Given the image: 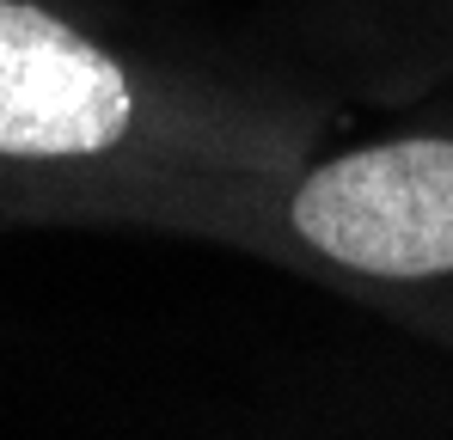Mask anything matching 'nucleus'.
Here are the masks:
<instances>
[{"label":"nucleus","mask_w":453,"mask_h":440,"mask_svg":"<svg viewBox=\"0 0 453 440\" xmlns=\"http://www.w3.org/2000/svg\"><path fill=\"white\" fill-rule=\"evenodd\" d=\"M435 104H453V92H448V98H435Z\"/></svg>","instance_id":"nucleus-5"},{"label":"nucleus","mask_w":453,"mask_h":440,"mask_svg":"<svg viewBox=\"0 0 453 440\" xmlns=\"http://www.w3.org/2000/svg\"><path fill=\"white\" fill-rule=\"evenodd\" d=\"M343 104L276 56L172 43L98 0H0V232H159L264 257L276 184Z\"/></svg>","instance_id":"nucleus-1"},{"label":"nucleus","mask_w":453,"mask_h":440,"mask_svg":"<svg viewBox=\"0 0 453 440\" xmlns=\"http://www.w3.org/2000/svg\"><path fill=\"white\" fill-rule=\"evenodd\" d=\"M264 49L337 104L423 110L453 92V0H251Z\"/></svg>","instance_id":"nucleus-3"},{"label":"nucleus","mask_w":453,"mask_h":440,"mask_svg":"<svg viewBox=\"0 0 453 440\" xmlns=\"http://www.w3.org/2000/svg\"><path fill=\"white\" fill-rule=\"evenodd\" d=\"M264 263L380 312L453 288V104L362 141H325L276 184Z\"/></svg>","instance_id":"nucleus-2"},{"label":"nucleus","mask_w":453,"mask_h":440,"mask_svg":"<svg viewBox=\"0 0 453 440\" xmlns=\"http://www.w3.org/2000/svg\"><path fill=\"white\" fill-rule=\"evenodd\" d=\"M380 318L404 324L411 337H423V343H435V349H448V355H453V288H429V293L386 300V306H380Z\"/></svg>","instance_id":"nucleus-4"}]
</instances>
